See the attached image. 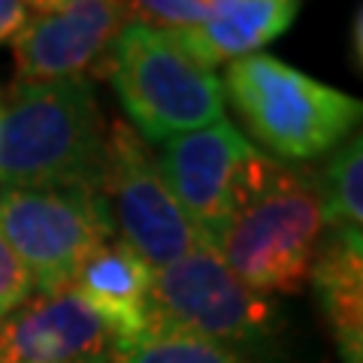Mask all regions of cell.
I'll return each mask as SVG.
<instances>
[{
  "label": "cell",
  "mask_w": 363,
  "mask_h": 363,
  "mask_svg": "<svg viewBox=\"0 0 363 363\" xmlns=\"http://www.w3.org/2000/svg\"><path fill=\"white\" fill-rule=\"evenodd\" d=\"M100 194L116 240L133 248L152 269L209 248L173 197L152 145L124 121H116L106 133Z\"/></svg>",
  "instance_id": "7"
},
{
  "label": "cell",
  "mask_w": 363,
  "mask_h": 363,
  "mask_svg": "<svg viewBox=\"0 0 363 363\" xmlns=\"http://www.w3.org/2000/svg\"><path fill=\"white\" fill-rule=\"evenodd\" d=\"M300 13V0H212L206 18L173 37L203 67L240 61L279 40Z\"/></svg>",
  "instance_id": "12"
},
{
  "label": "cell",
  "mask_w": 363,
  "mask_h": 363,
  "mask_svg": "<svg viewBox=\"0 0 363 363\" xmlns=\"http://www.w3.org/2000/svg\"><path fill=\"white\" fill-rule=\"evenodd\" d=\"M118 342L70 288L30 297L0 321V363H116Z\"/></svg>",
  "instance_id": "10"
},
{
  "label": "cell",
  "mask_w": 363,
  "mask_h": 363,
  "mask_svg": "<svg viewBox=\"0 0 363 363\" xmlns=\"http://www.w3.org/2000/svg\"><path fill=\"white\" fill-rule=\"evenodd\" d=\"M30 294H33V281L25 264H21L18 255L9 248L4 233H0V321L9 312H16Z\"/></svg>",
  "instance_id": "17"
},
{
  "label": "cell",
  "mask_w": 363,
  "mask_h": 363,
  "mask_svg": "<svg viewBox=\"0 0 363 363\" xmlns=\"http://www.w3.org/2000/svg\"><path fill=\"white\" fill-rule=\"evenodd\" d=\"M106 118L85 76L18 82L0 106V185L100 191Z\"/></svg>",
  "instance_id": "2"
},
{
  "label": "cell",
  "mask_w": 363,
  "mask_h": 363,
  "mask_svg": "<svg viewBox=\"0 0 363 363\" xmlns=\"http://www.w3.org/2000/svg\"><path fill=\"white\" fill-rule=\"evenodd\" d=\"M312 185L318 203H321L324 233H342V236H363V143L360 133L330 152L318 173H312Z\"/></svg>",
  "instance_id": "14"
},
{
  "label": "cell",
  "mask_w": 363,
  "mask_h": 363,
  "mask_svg": "<svg viewBox=\"0 0 363 363\" xmlns=\"http://www.w3.org/2000/svg\"><path fill=\"white\" fill-rule=\"evenodd\" d=\"M324 236L312 176L255 152L215 252L236 279L260 297L300 294Z\"/></svg>",
  "instance_id": "1"
},
{
  "label": "cell",
  "mask_w": 363,
  "mask_h": 363,
  "mask_svg": "<svg viewBox=\"0 0 363 363\" xmlns=\"http://www.w3.org/2000/svg\"><path fill=\"white\" fill-rule=\"evenodd\" d=\"M145 333H182L221 345L248 363H276L285 318L233 276L215 248L155 269Z\"/></svg>",
  "instance_id": "3"
},
{
  "label": "cell",
  "mask_w": 363,
  "mask_h": 363,
  "mask_svg": "<svg viewBox=\"0 0 363 363\" xmlns=\"http://www.w3.org/2000/svg\"><path fill=\"white\" fill-rule=\"evenodd\" d=\"M152 276L155 269L133 248L112 236L82 260L70 291L97 312L118 345H128L145 333Z\"/></svg>",
  "instance_id": "11"
},
{
  "label": "cell",
  "mask_w": 363,
  "mask_h": 363,
  "mask_svg": "<svg viewBox=\"0 0 363 363\" xmlns=\"http://www.w3.org/2000/svg\"><path fill=\"white\" fill-rule=\"evenodd\" d=\"M116 363H248L221 345L182 333H143L128 345H118Z\"/></svg>",
  "instance_id": "15"
},
{
  "label": "cell",
  "mask_w": 363,
  "mask_h": 363,
  "mask_svg": "<svg viewBox=\"0 0 363 363\" xmlns=\"http://www.w3.org/2000/svg\"><path fill=\"white\" fill-rule=\"evenodd\" d=\"M0 233L40 294L70 288L82 260L116 236L104 194L82 188H0Z\"/></svg>",
  "instance_id": "6"
},
{
  "label": "cell",
  "mask_w": 363,
  "mask_h": 363,
  "mask_svg": "<svg viewBox=\"0 0 363 363\" xmlns=\"http://www.w3.org/2000/svg\"><path fill=\"white\" fill-rule=\"evenodd\" d=\"M221 88L248 133L285 164L315 161L339 149L354 133L363 109L357 97L260 52L230 61Z\"/></svg>",
  "instance_id": "4"
},
{
  "label": "cell",
  "mask_w": 363,
  "mask_h": 363,
  "mask_svg": "<svg viewBox=\"0 0 363 363\" xmlns=\"http://www.w3.org/2000/svg\"><path fill=\"white\" fill-rule=\"evenodd\" d=\"M212 0H130L133 18L155 28L182 30L194 28L206 18Z\"/></svg>",
  "instance_id": "16"
},
{
  "label": "cell",
  "mask_w": 363,
  "mask_h": 363,
  "mask_svg": "<svg viewBox=\"0 0 363 363\" xmlns=\"http://www.w3.org/2000/svg\"><path fill=\"white\" fill-rule=\"evenodd\" d=\"M25 13V0H0V43H13Z\"/></svg>",
  "instance_id": "18"
},
{
  "label": "cell",
  "mask_w": 363,
  "mask_h": 363,
  "mask_svg": "<svg viewBox=\"0 0 363 363\" xmlns=\"http://www.w3.org/2000/svg\"><path fill=\"white\" fill-rule=\"evenodd\" d=\"M100 76L112 82L124 116L149 145L224 118L221 79L167 28L128 21Z\"/></svg>",
  "instance_id": "5"
},
{
  "label": "cell",
  "mask_w": 363,
  "mask_h": 363,
  "mask_svg": "<svg viewBox=\"0 0 363 363\" xmlns=\"http://www.w3.org/2000/svg\"><path fill=\"white\" fill-rule=\"evenodd\" d=\"M309 279L342 363H363V236L324 233Z\"/></svg>",
  "instance_id": "13"
},
{
  "label": "cell",
  "mask_w": 363,
  "mask_h": 363,
  "mask_svg": "<svg viewBox=\"0 0 363 363\" xmlns=\"http://www.w3.org/2000/svg\"><path fill=\"white\" fill-rule=\"evenodd\" d=\"M351 64L360 73V67H363V9L360 4L354 6V16H351Z\"/></svg>",
  "instance_id": "19"
},
{
  "label": "cell",
  "mask_w": 363,
  "mask_h": 363,
  "mask_svg": "<svg viewBox=\"0 0 363 363\" xmlns=\"http://www.w3.org/2000/svg\"><path fill=\"white\" fill-rule=\"evenodd\" d=\"M25 9L13 37L18 82L100 76L112 43L133 21L130 0H25Z\"/></svg>",
  "instance_id": "8"
},
{
  "label": "cell",
  "mask_w": 363,
  "mask_h": 363,
  "mask_svg": "<svg viewBox=\"0 0 363 363\" xmlns=\"http://www.w3.org/2000/svg\"><path fill=\"white\" fill-rule=\"evenodd\" d=\"M255 152V143L221 118L206 128L169 136L155 155L173 197L209 248L218 245L230 221L242 169Z\"/></svg>",
  "instance_id": "9"
}]
</instances>
